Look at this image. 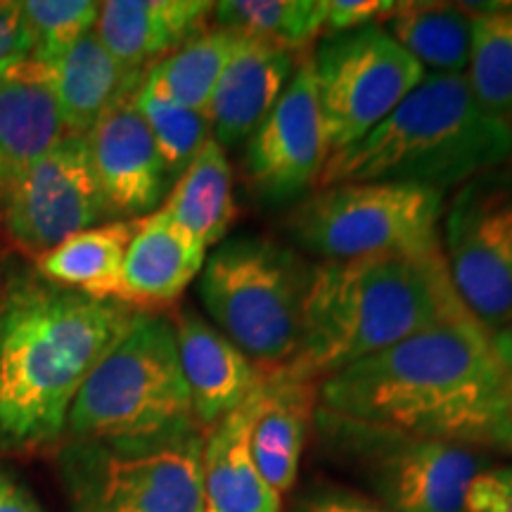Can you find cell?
I'll list each match as a JSON object with an SVG mask.
<instances>
[{
    "label": "cell",
    "mask_w": 512,
    "mask_h": 512,
    "mask_svg": "<svg viewBox=\"0 0 512 512\" xmlns=\"http://www.w3.org/2000/svg\"><path fill=\"white\" fill-rule=\"evenodd\" d=\"M318 406L446 444L512 451V389L475 316L420 332L318 384Z\"/></svg>",
    "instance_id": "1"
},
{
    "label": "cell",
    "mask_w": 512,
    "mask_h": 512,
    "mask_svg": "<svg viewBox=\"0 0 512 512\" xmlns=\"http://www.w3.org/2000/svg\"><path fill=\"white\" fill-rule=\"evenodd\" d=\"M143 316L41 278L12 283L0 299V453L60 441L83 382Z\"/></svg>",
    "instance_id": "2"
},
{
    "label": "cell",
    "mask_w": 512,
    "mask_h": 512,
    "mask_svg": "<svg viewBox=\"0 0 512 512\" xmlns=\"http://www.w3.org/2000/svg\"><path fill=\"white\" fill-rule=\"evenodd\" d=\"M465 316L472 313L453 287L444 249L320 261L311 266L297 351L275 373L318 387L363 358Z\"/></svg>",
    "instance_id": "3"
},
{
    "label": "cell",
    "mask_w": 512,
    "mask_h": 512,
    "mask_svg": "<svg viewBox=\"0 0 512 512\" xmlns=\"http://www.w3.org/2000/svg\"><path fill=\"white\" fill-rule=\"evenodd\" d=\"M512 157V124L491 117L465 76L427 74L368 136L325 159L318 188L411 183L444 192Z\"/></svg>",
    "instance_id": "4"
},
{
    "label": "cell",
    "mask_w": 512,
    "mask_h": 512,
    "mask_svg": "<svg viewBox=\"0 0 512 512\" xmlns=\"http://www.w3.org/2000/svg\"><path fill=\"white\" fill-rule=\"evenodd\" d=\"M202 430L192 411L174 323L143 316L100 361L69 408V439L128 441Z\"/></svg>",
    "instance_id": "5"
},
{
    "label": "cell",
    "mask_w": 512,
    "mask_h": 512,
    "mask_svg": "<svg viewBox=\"0 0 512 512\" xmlns=\"http://www.w3.org/2000/svg\"><path fill=\"white\" fill-rule=\"evenodd\" d=\"M311 266L271 238L221 242L200 273V299L219 330L264 373L283 368L302 335Z\"/></svg>",
    "instance_id": "6"
},
{
    "label": "cell",
    "mask_w": 512,
    "mask_h": 512,
    "mask_svg": "<svg viewBox=\"0 0 512 512\" xmlns=\"http://www.w3.org/2000/svg\"><path fill=\"white\" fill-rule=\"evenodd\" d=\"M320 446L392 512H463L467 486L486 467L475 448L370 425L316 406Z\"/></svg>",
    "instance_id": "7"
},
{
    "label": "cell",
    "mask_w": 512,
    "mask_h": 512,
    "mask_svg": "<svg viewBox=\"0 0 512 512\" xmlns=\"http://www.w3.org/2000/svg\"><path fill=\"white\" fill-rule=\"evenodd\" d=\"M202 441L69 439L57 456L69 512H202Z\"/></svg>",
    "instance_id": "8"
},
{
    "label": "cell",
    "mask_w": 512,
    "mask_h": 512,
    "mask_svg": "<svg viewBox=\"0 0 512 512\" xmlns=\"http://www.w3.org/2000/svg\"><path fill=\"white\" fill-rule=\"evenodd\" d=\"M444 192L411 183H342L292 209V240L323 261L441 252Z\"/></svg>",
    "instance_id": "9"
},
{
    "label": "cell",
    "mask_w": 512,
    "mask_h": 512,
    "mask_svg": "<svg viewBox=\"0 0 512 512\" xmlns=\"http://www.w3.org/2000/svg\"><path fill=\"white\" fill-rule=\"evenodd\" d=\"M311 60L328 155L368 136L427 76L382 24L325 36Z\"/></svg>",
    "instance_id": "10"
},
{
    "label": "cell",
    "mask_w": 512,
    "mask_h": 512,
    "mask_svg": "<svg viewBox=\"0 0 512 512\" xmlns=\"http://www.w3.org/2000/svg\"><path fill=\"white\" fill-rule=\"evenodd\" d=\"M441 249L458 297L489 332L512 325V166L460 185Z\"/></svg>",
    "instance_id": "11"
},
{
    "label": "cell",
    "mask_w": 512,
    "mask_h": 512,
    "mask_svg": "<svg viewBox=\"0 0 512 512\" xmlns=\"http://www.w3.org/2000/svg\"><path fill=\"white\" fill-rule=\"evenodd\" d=\"M0 200L10 242L34 259L112 216L88 138L74 133L31 164Z\"/></svg>",
    "instance_id": "12"
},
{
    "label": "cell",
    "mask_w": 512,
    "mask_h": 512,
    "mask_svg": "<svg viewBox=\"0 0 512 512\" xmlns=\"http://www.w3.org/2000/svg\"><path fill=\"white\" fill-rule=\"evenodd\" d=\"M328 159L311 55H302L271 114L247 140L245 174L261 202L287 204L318 185Z\"/></svg>",
    "instance_id": "13"
},
{
    "label": "cell",
    "mask_w": 512,
    "mask_h": 512,
    "mask_svg": "<svg viewBox=\"0 0 512 512\" xmlns=\"http://www.w3.org/2000/svg\"><path fill=\"white\" fill-rule=\"evenodd\" d=\"M86 138L110 214L143 219L157 211L171 176L133 98L107 112Z\"/></svg>",
    "instance_id": "14"
},
{
    "label": "cell",
    "mask_w": 512,
    "mask_h": 512,
    "mask_svg": "<svg viewBox=\"0 0 512 512\" xmlns=\"http://www.w3.org/2000/svg\"><path fill=\"white\" fill-rule=\"evenodd\" d=\"M171 323L195 420L202 430H209L240 408L261 387L266 373L195 311L178 313Z\"/></svg>",
    "instance_id": "15"
},
{
    "label": "cell",
    "mask_w": 512,
    "mask_h": 512,
    "mask_svg": "<svg viewBox=\"0 0 512 512\" xmlns=\"http://www.w3.org/2000/svg\"><path fill=\"white\" fill-rule=\"evenodd\" d=\"M207 264V247L162 209L143 216L126 249L117 302L140 313L169 309Z\"/></svg>",
    "instance_id": "16"
},
{
    "label": "cell",
    "mask_w": 512,
    "mask_h": 512,
    "mask_svg": "<svg viewBox=\"0 0 512 512\" xmlns=\"http://www.w3.org/2000/svg\"><path fill=\"white\" fill-rule=\"evenodd\" d=\"M214 5L209 0H107L100 3L95 36L119 64L145 74L204 34Z\"/></svg>",
    "instance_id": "17"
},
{
    "label": "cell",
    "mask_w": 512,
    "mask_h": 512,
    "mask_svg": "<svg viewBox=\"0 0 512 512\" xmlns=\"http://www.w3.org/2000/svg\"><path fill=\"white\" fill-rule=\"evenodd\" d=\"M297 62L290 50L242 36L207 110L211 138L223 150L245 143L264 124L292 81Z\"/></svg>",
    "instance_id": "18"
},
{
    "label": "cell",
    "mask_w": 512,
    "mask_h": 512,
    "mask_svg": "<svg viewBox=\"0 0 512 512\" xmlns=\"http://www.w3.org/2000/svg\"><path fill=\"white\" fill-rule=\"evenodd\" d=\"M64 136L50 64L29 57L0 74V197Z\"/></svg>",
    "instance_id": "19"
},
{
    "label": "cell",
    "mask_w": 512,
    "mask_h": 512,
    "mask_svg": "<svg viewBox=\"0 0 512 512\" xmlns=\"http://www.w3.org/2000/svg\"><path fill=\"white\" fill-rule=\"evenodd\" d=\"M316 396V384L292 380L275 370L266 373L256 392L249 446L261 477L280 496L290 494L297 484Z\"/></svg>",
    "instance_id": "20"
},
{
    "label": "cell",
    "mask_w": 512,
    "mask_h": 512,
    "mask_svg": "<svg viewBox=\"0 0 512 512\" xmlns=\"http://www.w3.org/2000/svg\"><path fill=\"white\" fill-rule=\"evenodd\" d=\"M256 392L204 430L202 512H285L283 496L261 477L249 446Z\"/></svg>",
    "instance_id": "21"
},
{
    "label": "cell",
    "mask_w": 512,
    "mask_h": 512,
    "mask_svg": "<svg viewBox=\"0 0 512 512\" xmlns=\"http://www.w3.org/2000/svg\"><path fill=\"white\" fill-rule=\"evenodd\" d=\"M64 128L88 136L107 112L133 98L145 74L131 72L107 53L95 29L50 64Z\"/></svg>",
    "instance_id": "22"
},
{
    "label": "cell",
    "mask_w": 512,
    "mask_h": 512,
    "mask_svg": "<svg viewBox=\"0 0 512 512\" xmlns=\"http://www.w3.org/2000/svg\"><path fill=\"white\" fill-rule=\"evenodd\" d=\"M140 219H117L64 240L36 259L38 278L93 299L117 302L121 266Z\"/></svg>",
    "instance_id": "23"
},
{
    "label": "cell",
    "mask_w": 512,
    "mask_h": 512,
    "mask_svg": "<svg viewBox=\"0 0 512 512\" xmlns=\"http://www.w3.org/2000/svg\"><path fill=\"white\" fill-rule=\"evenodd\" d=\"M159 209L207 249L221 245L238 209L228 155L214 138L207 140L200 155L176 178Z\"/></svg>",
    "instance_id": "24"
},
{
    "label": "cell",
    "mask_w": 512,
    "mask_h": 512,
    "mask_svg": "<svg viewBox=\"0 0 512 512\" xmlns=\"http://www.w3.org/2000/svg\"><path fill=\"white\" fill-rule=\"evenodd\" d=\"M382 27L427 74L465 76L472 22L463 5L396 3Z\"/></svg>",
    "instance_id": "25"
},
{
    "label": "cell",
    "mask_w": 512,
    "mask_h": 512,
    "mask_svg": "<svg viewBox=\"0 0 512 512\" xmlns=\"http://www.w3.org/2000/svg\"><path fill=\"white\" fill-rule=\"evenodd\" d=\"M465 81L484 112L512 124V3H472Z\"/></svg>",
    "instance_id": "26"
},
{
    "label": "cell",
    "mask_w": 512,
    "mask_h": 512,
    "mask_svg": "<svg viewBox=\"0 0 512 512\" xmlns=\"http://www.w3.org/2000/svg\"><path fill=\"white\" fill-rule=\"evenodd\" d=\"M240 41L242 36L235 31L207 29L164 60L152 64L143 83L188 110L207 114L223 69L240 48Z\"/></svg>",
    "instance_id": "27"
},
{
    "label": "cell",
    "mask_w": 512,
    "mask_h": 512,
    "mask_svg": "<svg viewBox=\"0 0 512 512\" xmlns=\"http://www.w3.org/2000/svg\"><path fill=\"white\" fill-rule=\"evenodd\" d=\"M214 19L216 27L297 53L325 31V0H223Z\"/></svg>",
    "instance_id": "28"
},
{
    "label": "cell",
    "mask_w": 512,
    "mask_h": 512,
    "mask_svg": "<svg viewBox=\"0 0 512 512\" xmlns=\"http://www.w3.org/2000/svg\"><path fill=\"white\" fill-rule=\"evenodd\" d=\"M133 105L143 114L169 176H181L211 138L207 114L188 110L145 83H140L133 95Z\"/></svg>",
    "instance_id": "29"
},
{
    "label": "cell",
    "mask_w": 512,
    "mask_h": 512,
    "mask_svg": "<svg viewBox=\"0 0 512 512\" xmlns=\"http://www.w3.org/2000/svg\"><path fill=\"white\" fill-rule=\"evenodd\" d=\"M34 34V60L53 64L98 24L100 3L93 0H29L22 3Z\"/></svg>",
    "instance_id": "30"
},
{
    "label": "cell",
    "mask_w": 512,
    "mask_h": 512,
    "mask_svg": "<svg viewBox=\"0 0 512 512\" xmlns=\"http://www.w3.org/2000/svg\"><path fill=\"white\" fill-rule=\"evenodd\" d=\"M290 512H392L361 491L337 484L306 486L294 496Z\"/></svg>",
    "instance_id": "31"
},
{
    "label": "cell",
    "mask_w": 512,
    "mask_h": 512,
    "mask_svg": "<svg viewBox=\"0 0 512 512\" xmlns=\"http://www.w3.org/2000/svg\"><path fill=\"white\" fill-rule=\"evenodd\" d=\"M463 512H512V463L484 467L467 486Z\"/></svg>",
    "instance_id": "32"
},
{
    "label": "cell",
    "mask_w": 512,
    "mask_h": 512,
    "mask_svg": "<svg viewBox=\"0 0 512 512\" xmlns=\"http://www.w3.org/2000/svg\"><path fill=\"white\" fill-rule=\"evenodd\" d=\"M34 57V34L22 3L0 0V74Z\"/></svg>",
    "instance_id": "33"
},
{
    "label": "cell",
    "mask_w": 512,
    "mask_h": 512,
    "mask_svg": "<svg viewBox=\"0 0 512 512\" xmlns=\"http://www.w3.org/2000/svg\"><path fill=\"white\" fill-rule=\"evenodd\" d=\"M394 8L389 0H325V36L382 24Z\"/></svg>",
    "instance_id": "34"
},
{
    "label": "cell",
    "mask_w": 512,
    "mask_h": 512,
    "mask_svg": "<svg viewBox=\"0 0 512 512\" xmlns=\"http://www.w3.org/2000/svg\"><path fill=\"white\" fill-rule=\"evenodd\" d=\"M0 512H46L15 477L0 470Z\"/></svg>",
    "instance_id": "35"
},
{
    "label": "cell",
    "mask_w": 512,
    "mask_h": 512,
    "mask_svg": "<svg viewBox=\"0 0 512 512\" xmlns=\"http://www.w3.org/2000/svg\"><path fill=\"white\" fill-rule=\"evenodd\" d=\"M491 339H494V349L498 358H501L505 375H508L510 389H512V325L510 328L491 332Z\"/></svg>",
    "instance_id": "36"
}]
</instances>
